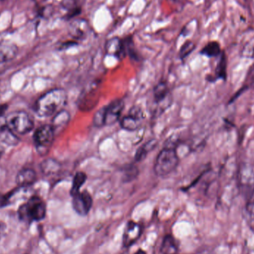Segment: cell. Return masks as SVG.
<instances>
[{
  "label": "cell",
  "instance_id": "cell-1",
  "mask_svg": "<svg viewBox=\"0 0 254 254\" xmlns=\"http://www.w3.org/2000/svg\"><path fill=\"white\" fill-rule=\"evenodd\" d=\"M67 94L62 89H54L40 97L35 104V112L40 117H49L63 110L67 102Z\"/></svg>",
  "mask_w": 254,
  "mask_h": 254
},
{
  "label": "cell",
  "instance_id": "cell-2",
  "mask_svg": "<svg viewBox=\"0 0 254 254\" xmlns=\"http://www.w3.org/2000/svg\"><path fill=\"white\" fill-rule=\"evenodd\" d=\"M17 214L19 219L27 224L43 220L46 216V203L40 197L33 195L19 206Z\"/></svg>",
  "mask_w": 254,
  "mask_h": 254
},
{
  "label": "cell",
  "instance_id": "cell-3",
  "mask_svg": "<svg viewBox=\"0 0 254 254\" xmlns=\"http://www.w3.org/2000/svg\"><path fill=\"white\" fill-rule=\"evenodd\" d=\"M179 161L176 149L172 146H167L157 156L154 164V172L158 176H167L176 170Z\"/></svg>",
  "mask_w": 254,
  "mask_h": 254
},
{
  "label": "cell",
  "instance_id": "cell-4",
  "mask_svg": "<svg viewBox=\"0 0 254 254\" xmlns=\"http://www.w3.org/2000/svg\"><path fill=\"white\" fill-rule=\"evenodd\" d=\"M7 127L16 134H25L34 128V122L29 114L24 111H15L5 117Z\"/></svg>",
  "mask_w": 254,
  "mask_h": 254
},
{
  "label": "cell",
  "instance_id": "cell-5",
  "mask_svg": "<svg viewBox=\"0 0 254 254\" xmlns=\"http://www.w3.org/2000/svg\"><path fill=\"white\" fill-rule=\"evenodd\" d=\"M55 133L52 125H43L36 129L34 134V143L39 153L46 155L52 146Z\"/></svg>",
  "mask_w": 254,
  "mask_h": 254
},
{
  "label": "cell",
  "instance_id": "cell-6",
  "mask_svg": "<svg viewBox=\"0 0 254 254\" xmlns=\"http://www.w3.org/2000/svg\"><path fill=\"white\" fill-rule=\"evenodd\" d=\"M68 34L76 41L83 40L92 32L89 22L83 18H75L70 22L68 28Z\"/></svg>",
  "mask_w": 254,
  "mask_h": 254
},
{
  "label": "cell",
  "instance_id": "cell-7",
  "mask_svg": "<svg viewBox=\"0 0 254 254\" xmlns=\"http://www.w3.org/2000/svg\"><path fill=\"white\" fill-rule=\"evenodd\" d=\"M73 208L80 216H86L90 211L93 204L92 195L88 191L78 192L72 196Z\"/></svg>",
  "mask_w": 254,
  "mask_h": 254
},
{
  "label": "cell",
  "instance_id": "cell-8",
  "mask_svg": "<svg viewBox=\"0 0 254 254\" xmlns=\"http://www.w3.org/2000/svg\"><path fill=\"white\" fill-rule=\"evenodd\" d=\"M143 112L139 107H134L130 110L127 116L122 118L121 120V127L128 131H134L140 128L143 121Z\"/></svg>",
  "mask_w": 254,
  "mask_h": 254
},
{
  "label": "cell",
  "instance_id": "cell-9",
  "mask_svg": "<svg viewBox=\"0 0 254 254\" xmlns=\"http://www.w3.org/2000/svg\"><path fill=\"white\" fill-rule=\"evenodd\" d=\"M105 51L107 55L113 56L119 61L125 59L127 56L126 49L123 38L112 37L106 42Z\"/></svg>",
  "mask_w": 254,
  "mask_h": 254
},
{
  "label": "cell",
  "instance_id": "cell-10",
  "mask_svg": "<svg viewBox=\"0 0 254 254\" xmlns=\"http://www.w3.org/2000/svg\"><path fill=\"white\" fill-rule=\"evenodd\" d=\"M125 109L123 100H115L105 107V126H111L119 122Z\"/></svg>",
  "mask_w": 254,
  "mask_h": 254
},
{
  "label": "cell",
  "instance_id": "cell-11",
  "mask_svg": "<svg viewBox=\"0 0 254 254\" xmlns=\"http://www.w3.org/2000/svg\"><path fill=\"white\" fill-rule=\"evenodd\" d=\"M142 234V227L137 222L129 221L127 222L123 235V245L128 248L134 245L140 239Z\"/></svg>",
  "mask_w": 254,
  "mask_h": 254
},
{
  "label": "cell",
  "instance_id": "cell-12",
  "mask_svg": "<svg viewBox=\"0 0 254 254\" xmlns=\"http://www.w3.org/2000/svg\"><path fill=\"white\" fill-rule=\"evenodd\" d=\"M18 47L10 42H0V64L9 62L16 58Z\"/></svg>",
  "mask_w": 254,
  "mask_h": 254
},
{
  "label": "cell",
  "instance_id": "cell-13",
  "mask_svg": "<svg viewBox=\"0 0 254 254\" xmlns=\"http://www.w3.org/2000/svg\"><path fill=\"white\" fill-rule=\"evenodd\" d=\"M37 179L35 171L32 169H22L16 175V182L19 188H26L32 185Z\"/></svg>",
  "mask_w": 254,
  "mask_h": 254
},
{
  "label": "cell",
  "instance_id": "cell-14",
  "mask_svg": "<svg viewBox=\"0 0 254 254\" xmlns=\"http://www.w3.org/2000/svg\"><path fill=\"white\" fill-rule=\"evenodd\" d=\"M70 121V115L66 110H61L57 113L52 120V127L55 134H59L68 126Z\"/></svg>",
  "mask_w": 254,
  "mask_h": 254
},
{
  "label": "cell",
  "instance_id": "cell-15",
  "mask_svg": "<svg viewBox=\"0 0 254 254\" xmlns=\"http://www.w3.org/2000/svg\"><path fill=\"white\" fill-rule=\"evenodd\" d=\"M177 242L172 235H167L164 238L161 245V251L163 254H177Z\"/></svg>",
  "mask_w": 254,
  "mask_h": 254
},
{
  "label": "cell",
  "instance_id": "cell-16",
  "mask_svg": "<svg viewBox=\"0 0 254 254\" xmlns=\"http://www.w3.org/2000/svg\"><path fill=\"white\" fill-rule=\"evenodd\" d=\"M168 86L165 82L161 81L155 86L153 91L154 99L157 104L163 102L169 97Z\"/></svg>",
  "mask_w": 254,
  "mask_h": 254
},
{
  "label": "cell",
  "instance_id": "cell-17",
  "mask_svg": "<svg viewBox=\"0 0 254 254\" xmlns=\"http://www.w3.org/2000/svg\"><path fill=\"white\" fill-rule=\"evenodd\" d=\"M40 168L43 174L46 176H52L59 171L61 169V164L56 160L48 158L41 163Z\"/></svg>",
  "mask_w": 254,
  "mask_h": 254
},
{
  "label": "cell",
  "instance_id": "cell-18",
  "mask_svg": "<svg viewBox=\"0 0 254 254\" xmlns=\"http://www.w3.org/2000/svg\"><path fill=\"white\" fill-rule=\"evenodd\" d=\"M125 42V49H126L127 55L129 57L130 59L134 61H140V55L136 49L132 35H128L123 38Z\"/></svg>",
  "mask_w": 254,
  "mask_h": 254
},
{
  "label": "cell",
  "instance_id": "cell-19",
  "mask_svg": "<svg viewBox=\"0 0 254 254\" xmlns=\"http://www.w3.org/2000/svg\"><path fill=\"white\" fill-rule=\"evenodd\" d=\"M200 53L204 56L208 57V58H215V57L219 56L222 54L220 45L217 42H210L201 49Z\"/></svg>",
  "mask_w": 254,
  "mask_h": 254
},
{
  "label": "cell",
  "instance_id": "cell-20",
  "mask_svg": "<svg viewBox=\"0 0 254 254\" xmlns=\"http://www.w3.org/2000/svg\"><path fill=\"white\" fill-rule=\"evenodd\" d=\"M157 146L156 141L155 140H149L147 143H145L143 146L137 149V152L134 156V160L137 162L143 161L146 158V155L149 153V151L152 150Z\"/></svg>",
  "mask_w": 254,
  "mask_h": 254
},
{
  "label": "cell",
  "instance_id": "cell-21",
  "mask_svg": "<svg viewBox=\"0 0 254 254\" xmlns=\"http://www.w3.org/2000/svg\"><path fill=\"white\" fill-rule=\"evenodd\" d=\"M86 179H87V176L83 172H77V173H76V174L74 175V179H73L72 186H71V196L80 192V188L84 185Z\"/></svg>",
  "mask_w": 254,
  "mask_h": 254
},
{
  "label": "cell",
  "instance_id": "cell-22",
  "mask_svg": "<svg viewBox=\"0 0 254 254\" xmlns=\"http://www.w3.org/2000/svg\"><path fill=\"white\" fill-rule=\"evenodd\" d=\"M216 74L219 78L226 80L227 77V58L225 53L221 54L220 60L216 66Z\"/></svg>",
  "mask_w": 254,
  "mask_h": 254
},
{
  "label": "cell",
  "instance_id": "cell-23",
  "mask_svg": "<svg viewBox=\"0 0 254 254\" xmlns=\"http://www.w3.org/2000/svg\"><path fill=\"white\" fill-rule=\"evenodd\" d=\"M0 139L4 143L9 145H15L18 143V137L16 134L10 131L8 128H6L0 132Z\"/></svg>",
  "mask_w": 254,
  "mask_h": 254
},
{
  "label": "cell",
  "instance_id": "cell-24",
  "mask_svg": "<svg viewBox=\"0 0 254 254\" xmlns=\"http://www.w3.org/2000/svg\"><path fill=\"white\" fill-rule=\"evenodd\" d=\"M245 219L251 229L254 232V201L248 203L245 210Z\"/></svg>",
  "mask_w": 254,
  "mask_h": 254
},
{
  "label": "cell",
  "instance_id": "cell-25",
  "mask_svg": "<svg viewBox=\"0 0 254 254\" xmlns=\"http://www.w3.org/2000/svg\"><path fill=\"white\" fill-rule=\"evenodd\" d=\"M195 45L194 44L193 42L190 40H188L185 42L182 47H181L180 51H179V58L182 61H184L185 58H188L195 49Z\"/></svg>",
  "mask_w": 254,
  "mask_h": 254
},
{
  "label": "cell",
  "instance_id": "cell-26",
  "mask_svg": "<svg viewBox=\"0 0 254 254\" xmlns=\"http://www.w3.org/2000/svg\"><path fill=\"white\" fill-rule=\"evenodd\" d=\"M85 0H62L61 5L67 12L82 7Z\"/></svg>",
  "mask_w": 254,
  "mask_h": 254
},
{
  "label": "cell",
  "instance_id": "cell-27",
  "mask_svg": "<svg viewBox=\"0 0 254 254\" xmlns=\"http://www.w3.org/2000/svg\"><path fill=\"white\" fill-rule=\"evenodd\" d=\"M92 122H93L94 126L97 128H101L105 126V107L100 109L95 113Z\"/></svg>",
  "mask_w": 254,
  "mask_h": 254
},
{
  "label": "cell",
  "instance_id": "cell-28",
  "mask_svg": "<svg viewBox=\"0 0 254 254\" xmlns=\"http://www.w3.org/2000/svg\"><path fill=\"white\" fill-rule=\"evenodd\" d=\"M137 174H138V170L134 165L128 166L126 169H125V180H132L134 178L137 177Z\"/></svg>",
  "mask_w": 254,
  "mask_h": 254
},
{
  "label": "cell",
  "instance_id": "cell-29",
  "mask_svg": "<svg viewBox=\"0 0 254 254\" xmlns=\"http://www.w3.org/2000/svg\"><path fill=\"white\" fill-rule=\"evenodd\" d=\"M79 43L76 40H68V41L64 42L61 43L60 46V50H65V49H69V48L74 47V46H78Z\"/></svg>",
  "mask_w": 254,
  "mask_h": 254
},
{
  "label": "cell",
  "instance_id": "cell-30",
  "mask_svg": "<svg viewBox=\"0 0 254 254\" xmlns=\"http://www.w3.org/2000/svg\"><path fill=\"white\" fill-rule=\"evenodd\" d=\"M7 128L5 116H0V132Z\"/></svg>",
  "mask_w": 254,
  "mask_h": 254
},
{
  "label": "cell",
  "instance_id": "cell-31",
  "mask_svg": "<svg viewBox=\"0 0 254 254\" xmlns=\"http://www.w3.org/2000/svg\"><path fill=\"white\" fill-rule=\"evenodd\" d=\"M248 80H249L250 86H254V67L249 71Z\"/></svg>",
  "mask_w": 254,
  "mask_h": 254
},
{
  "label": "cell",
  "instance_id": "cell-32",
  "mask_svg": "<svg viewBox=\"0 0 254 254\" xmlns=\"http://www.w3.org/2000/svg\"><path fill=\"white\" fill-rule=\"evenodd\" d=\"M7 107H8V106L7 104H1V105H0V116H4Z\"/></svg>",
  "mask_w": 254,
  "mask_h": 254
},
{
  "label": "cell",
  "instance_id": "cell-33",
  "mask_svg": "<svg viewBox=\"0 0 254 254\" xmlns=\"http://www.w3.org/2000/svg\"><path fill=\"white\" fill-rule=\"evenodd\" d=\"M6 226L4 223L0 222V236L4 233V229H5Z\"/></svg>",
  "mask_w": 254,
  "mask_h": 254
},
{
  "label": "cell",
  "instance_id": "cell-34",
  "mask_svg": "<svg viewBox=\"0 0 254 254\" xmlns=\"http://www.w3.org/2000/svg\"><path fill=\"white\" fill-rule=\"evenodd\" d=\"M3 152H4V149H3L2 146L0 145V158L2 156Z\"/></svg>",
  "mask_w": 254,
  "mask_h": 254
},
{
  "label": "cell",
  "instance_id": "cell-35",
  "mask_svg": "<svg viewBox=\"0 0 254 254\" xmlns=\"http://www.w3.org/2000/svg\"><path fill=\"white\" fill-rule=\"evenodd\" d=\"M134 254H146V252H143V250H138Z\"/></svg>",
  "mask_w": 254,
  "mask_h": 254
},
{
  "label": "cell",
  "instance_id": "cell-36",
  "mask_svg": "<svg viewBox=\"0 0 254 254\" xmlns=\"http://www.w3.org/2000/svg\"><path fill=\"white\" fill-rule=\"evenodd\" d=\"M0 42H1V41H0Z\"/></svg>",
  "mask_w": 254,
  "mask_h": 254
}]
</instances>
